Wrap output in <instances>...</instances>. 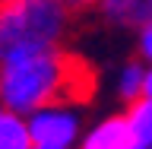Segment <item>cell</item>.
I'll list each match as a JSON object with an SVG mask.
<instances>
[{
    "label": "cell",
    "instance_id": "1",
    "mask_svg": "<svg viewBox=\"0 0 152 149\" xmlns=\"http://www.w3.org/2000/svg\"><path fill=\"white\" fill-rule=\"evenodd\" d=\"M98 76L76 51L57 48L0 67V105L13 114H35L41 108H70L92 102Z\"/></svg>",
    "mask_w": 152,
    "mask_h": 149
},
{
    "label": "cell",
    "instance_id": "2",
    "mask_svg": "<svg viewBox=\"0 0 152 149\" xmlns=\"http://www.w3.org/2000/svg\"><path fill=\"white\" fill-rule=\"evenodd\" d=\"M70 26L64 0H3L0 3V67L57 51Z\"/></svg>",
    "mask_w": 152,
    "mask_h": 149
},
{
    "label": "cell",
    "instance_id": "3",
    "mask_svg": "<svg viewBox=\"0 0 152 149\" xmlns=\"http://www.w3.org/2000/svg\"><path fill=\"white\" fill-rule=\"evenodd\" d=\"M28 137L32 146H54V149H70V143L79 133V117L73 108H41L28 114Z\"/></svg>",
    "mask_w": 152,
    "mask_h": 149
},
{
    "label": "cell",
    "instance_id": "4",
    "mask_svg": "<svg viewBox=\"0 0 152 149\" xmlns=\"http://www.w3.org/2000/svg\"><path fill=\"white\" fill-rule=\"evenodd\" d=\"M98 10L121 29H146L152 22V0H98Z\"/></svg>",
    "mask_w": 152,
    "mask_h": 149
},
{
    "label": "cell",
    "instance_id": "5",
    "mask_svg": "<svg viewBox=\"0 0 152 149\" xmlns=\"http://www.w3.org/2000/svg\"><path fill=\"white\" fill-rule=\"evenodd\" d=\"M130 146H133V133L127 117H108L83 140L79 149H130Z\"/></svg>",
    "mask_w": 152,
    "mask_h": 149
},
{
    "label": "cell",
    "instance_id": "6",
    "mask_svg": "<svg viewBox=\"0 0 152 149\" xmlns=\"http://www.w3.org/2000/svg\"><path fill=\"white\" fill-rule=\"evenodd\" d=\"M0 149H32L28 124L0 105Z\"/></svg>",
    "mask_w": 152,
    "mask_h": 149
},
{
    "label": "cell",
    "instance_id": "7",
    "mask_svg": "<svg viewBox=\"0 0 152 149\" xmlns=\"http://www.w3.org/2000/svg\"><path fill=\"white\" fill-rule=\"evenodd\" d=\"M124 117H127V124H130L133 143L152 146V98H136Z\"/></svg>",
    "mask_w": 152,
    "mask_h": 149
},
{
    "label": "cell",
    "instance_id": "8",
    "mask_svg": "<svg viewBox=\"0 0 152 149\" xmlns=\"http://www.w3.org/2000/svg\"><path fill=\"white\" fill-rule=\"evenodd\" d=\"M142 79H146V70H142L140 60H130V64H124L121 70V79H117V95H121L124 102H136L142 98Z\"/></svg>",
    "mask_w": 152,
    "mask_h": 149
},
{
    "label": "cell",
    "instance_id": "9",
    "mask_svg": "<svg viewBox=\"0 0 152 149\" xmlns=\"http://www.w3.org/2000/svg\"><path fill=\"white\" fill-rule=\"evenodd\" d=\"M140 54L152 64V22L146 29H140Z\"/></svg>",
    "mask_w": 152,
    "mask_h": 149
},
{
    "label": "cell",
    "instance_id": "10",
    "mask_svg": "<svg viewBox=\"0 0 152 149\" xmlns=\"http://www.w3.org/2000/svg\"><path fill=\"white\" fill-rule=\"evenodd\" d=\"M142 98H152V64L146 70V79H142Z\"/></svg>",
    "mask_w": 152,
    "mask_h": 149
},
{
    "label": "cell",
    "instance_id": "11",
    "mask_svg": "<svg viewBox=\"0 0 152 149\" xmlns=\"http://www.w3.org/2000/svg\"><path fill=\"white\" fill-rule=\"evenodd\" d=\"M130 149H149V146H140V143H133V146H130Z\"/></svg>",
    "mask_w": 152,
    "mask_h": 149
},
{
    "label": "cell",
    "instance_id": "12",
    "mask_svg": "<svg viewBox=\"0 0 152 149\" xmlns=\"http://www.w3.org/2000/svg\"><path fill=\"white\" fill-rule=\"evenodd\" d=\"M32 149H54V146H32Z\"/></svg>",
    "mask_w": 152,
    "mask_h": 149
},
{
    "label": "cell",
    "instance_id": "13",
    "mask_svg": "<svg viewBox=\"0 0 152 149\" xmlns=\"http://www.w3.org/2000/svg\"><path fill=\"white\" fill-rule=\"evenodd\" d=\"M149 149H152V146H149Z\"/></svg>",
    "mask_w": 152,
    "mask_h": 149
}]
</instances>
